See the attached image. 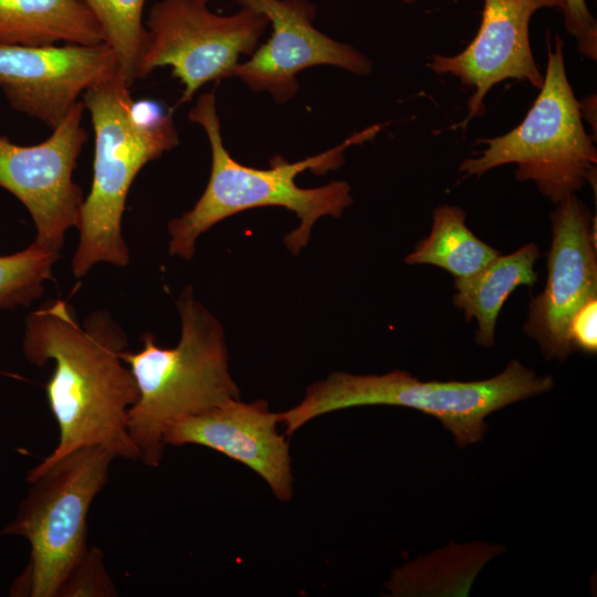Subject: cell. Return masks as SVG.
Here are the masks:
<instances>
[{"mask_svg": "<svg viewBox=\"0 0 597 597\" xmlns=\"http://www.w3.org/2000/svg\"><path fill=\"white\" fill-rule=\"evenodd\" d=\"M127 346L123 329L103 311L82 325L66 301L54 298L28 315L23 354L36 366L54 363L45 390L60 433L53 451L29 474L87 446L139 460L127 431V412L137 399L135 379L121 357Z\"/></svg>", "mask_w": 597, "mask_h": 597, "instance_id": "6da1fadb", "label": "cell"}, {"mask_svg": "<svg viewBox=\"0 0 597 597\" xmlns=\"http://www.w3.org/2000/svg\"><path fill=\"white\" fill-rule=\"evenodd\" d=\"M188 118L205 129L211 148V172L201 197L182 216L168 223L169 253L190 260L200 234L216 223L241 211L277 206L295 212L300 224L284 238L285 245L298 254L310 240L314 223L323 216L341 217L353 203L346 181H331L317 188H301L295 177L306 169L326 171L344 163V150L371 139L381 125L368 127L327 151L296 163L274 157L269 169L244 166L227 150L213 92L200 95Z\"/></svg>", "mask_w": 597, "mask_h": 597, "instance_id": "7a4b0ae2", "label": "cell"}, {"mask_svg": "<svg viewBox=\"0 0 597 597\" xmlns=\"http://www.w3.org/2000/svg\"><path fill=\"white\" fill-rule=\"evenodd\" d=\"M117 72L84 92L91 115L94 160L91 189L77 226L80 242L72 259L74 276L97 263L129 264L122 219L130 186L149 161L178 145L172 111L155 100L135 101Z\"/></svg>", "mask_w": 597, "mask_h": 597, "instance_id": "3957f363", "label": "cell"}, {"mask_svg": "<svg viewBox=\"0 0 597 597\" xmlns=\"http://www.w3.org/2000/svg\"><path fill=\"white\" fill-rule=\"evenodd\" d=\"M177 305L181 335L175 347H161L145 333L140 349L121 354L137 386V399L127 412L128 436L150 467L159 465L163 437L172 422L239 399L219 321L193 297L190 286L181 291Z\"/></svg>", "mask_w": 597, "mask_h": 597, "instance_id": "277c9868", "label": "cell"}, {"mask_svg": "<svg viewBox=\"0 0 597 597\" xmlns=\"http://www.w3.org/2000/svg\"><path fill=\"white\" fill-rule=\"evenodd\" d=\"M551 376L538 377L517 360L499 375L475 381H421L404 370L385 375L332 373L306 389L303 400L277 420L285 434L321 415L358 406L407 407L433 416L458 446L479 442L488 430L484 418L510 404L543 394L553 387Z\"/></svg>", "mask_w": 597, "mask_h": 597, "instance_id": "5b68a950", "label": "cell"}, {"mask_svg": "<svg viewBox=\"0 0 597 597\" xmlns=\"http://www.w3.org/2000/svg\"><path fill=\"white\" fill-rule=\"evenodd\" d=\"M114 459L107 449L87 446L28 473V495L0 531V536L19 535L30 544L29 562L13 582L11 596L59 597L87 552L88 510L107 482Z\"/></svg>", "mask_w": 597, "mask_h": 597, "instance_id": "8992f818", "label": "cell"}, {"mask_svg": "<svg viewBox=\"0 0 597 597\" xmlns=\"http://www.w3.org/2000/svg\"><path fill=\"white\" fill-rule=\"evenodd\" d=\"M547 67L540 94L520 125L509 133L480 138L485 148L459 165L465 176L480 177L502 165L515 164V177L531 180L538 191L558 203L587 182L596 184L597 149L583 125L579 102L569 84L564 41L548 38Z\"/></svg>", "mask_w": 597, "mask_h": 597, "instance_id": "52a82bcc", "label": "cell"}, {"mask_svg": "<svg viewBox=\"0 0 597 597\" xmlns=\"http://www.w3.org/2000/svg\"><path fill=\"white\" fill-rule=\"evenodd\" d=\"M268 24L245 7L219 15L196 0H160L147 19L138 80L169 66L184 85L178 104L187 103L208 82L233 76L240 55L255 51Z\"/></svg>", "mask_w": 597, "mask_h": 597, "instance_id": "ba28073f", "label": "cell"}, {"mask_svg": "<svg viewBox=\"0 0 597 597\" xmlns=\"http://www.w3.org/2000/svg\"><path fill=\"white\" fill-rule=\"evenodd\" d=\"M84 106L80 101L35 145H18L0 136V187L12 193L29 211L36 230L33 241L59 253L65 233L78 226L85 199L73 180L77 158L88 133L82 125Z\"/></svg>", "mask_w": 597, "mask_h": 597, "instance_id": "9c48e42d", "label": "cell"}, {"mask_svg": "<svg viewBox=\"0 0 597 597\" xmlns=\"http://www.w3.org/2000/svg\"><path fill=\"white\" fill-rule=\"evenodd\" d=\"M556 205L551 213L546 285L530 303L524 332L540 344L547 359L564 360L573 353L568 342L572 317L597 298L596 221L576 193Z\"/></svg>", "mask_w": 597, "mask_h": 597, "instance_id": "30bf717a", "label": "cell"}, {"mask_svg": "<svg viewBox=\"0 0 597 597\" xmlns=\"http://www.w3.org/2000/svg\"><path fill=\"white\" fill-rule=\"evenodd\" d=\"M263 14L272 24L270 39L238 63L233 76L252 91L270 93L277 103L298 90L296 75L316 65H332L356 75H368L373 62L357 49L338 42L313 25L316 7L307 0H235Z\"/></svg>", "mask_w": 597, "mask_h": 597, "instance_id": "8fae6325", "label": "cell"}, {"mask_svg": "<svg viewBox=\"0 0 597 597\" xmlns=\"http://www.w3.org/2000/svg\"><path fill=\"white\" fill-rule=\"evenodd\" d=\"M106 43H0V88L11 107L54 128L86 90L117 73Z\"/></svg>", "mask_w": 597, "mask_h": 597, "instance_id": "7c38bea8", "label": "cell"}, {"mask_svg": "<svg viewBox=\"0 0 597 597\" xmlns=\"http://www.w3.org/2000/svg\"><path fill=\"white\" fill-rule=\"evenodd\" d=\"M543 8L564 9V0H484L480 28L460 53L451 56L434 54L428 67L437 75H451L469 88L470 119L484 112L489 91L505 80L527 82L540 88L544 75L535 63L530 43V22Z\"/></svg>", "mask_w": 597, "mask_h": 597, "instance_id": "4fadbf2b", "label": "cell"}, {"mask_svg": "<svg viewBox=\"0 0 597 597\" xmlns=\"http://www.w3.org/2000/svg\"><path fill=\"white\" fill-rule=\"evenodd\" d=\"M277 416L265 400L247 404L232 399L172 422L164 444H200L255 471L283 501L292 496L289 443L276 430Z\"/></svg>", "mask_w": 597, "mask_h": 597, "instance_id": "5bb4252c", "label": "cell"}, {"mask_svg": "<svg viewBox=\"0 0 597 597\" xmlns=\"http://www.w3.org/2000/svg\"><path fill=\"white\" fill-rule=\"evenodd\" d=\"M0 43L96 45L101 28L78 0H0Z\"/></svg>", "mask_w": 597, "mask_h": 597, "instance_id": "9a60e30c", "label": "cell"}, {"mask_svg": "<svg viewBox=\"0 0 597 597\" xmlns=\"http://www.w3.org/2000/svg\"><path fill=\"white\" fill-rule=\"evenodd\" d=\"M540 254L535 243H527L510 254L496 255L472 275L455 277L453 304L463 310L467 321L476 320L480 345H494L498 316L510 294L520 285L536 282L534 265Z\"/></svg>", "mask_w": 597, "mask_h": 597, "instance_id": "2e32d148", "label": "cell"}, {"mask_svg": "<svg viewBox=\"0 0 597 597\" xmlns=\"http://www.w3.org/2000/svg\"><path fill=\"white\" fill-rule=\"evenodd\" d=\"M499 254L467 227L462 208L442 205L432 212L429 235L416 244L405 262L436 265L455 279L472 275Z\"/></svg>", "mask_w": 597, "mask_h": 597, "instance_id": "e0dca14e", "label": "cell"}, {"mask_svg": "<svg viewBox=\"0 0 597 597\" xmlns=\"http://www.w3.org/2000/svg\"><path fill=\"white\" fill-rule=\"evenodd\" d=\"M92 13L102 30L104 42L113 50L117 71L132 86L146 40L143 14L146 0H78Z\"/></svg>", "mask_w": 597, "mask_h": 597, "instance_id": "ac0fdd59", "label": "cell"}, {"mask_svg": "<svg viewBox=\"0 0 597 597\" xmlns=\"http://www.w3.org/2000/svg\"><path fill=\"white\" fill-rule=\"evenodd\" d=\"M59 253L32 242L25 249L0 255V310L28 306L44 292Z\"/></svg>", "mask_w": 597, "mask_h": 597, "instance_id": "d6986e66", "label": "cell"}, {"mask_svg": "<svg viewBox=\"0 0 597 597\" xmlns=\"http://www.w3.org/2000/svg\"><path fill=\"white\" fill-rule=\"evenodd\" d=\"M116 595V588L104 566L103 554L96 547L87 548L59 593V597Z\"/></svg>", "mask_w": 597, "mask_h": 597, "instance_id": "ffe728a7", "label": "cell"}, {"mask_svg": "<svg viewBox=\"0 0 597 597\" xmlns=\"http://www.w3.org/2000/svg\"><path fill=\"white\" fill-rule=\"evenodd\" d=\"M563 13L566 31L575 38L578 52L596 61L597 22L586 0H564Z\"/></svg>", "mask_w": 597, "mask_h": 597, "instance_id": "44dd1931", "label": "cell"}, {"mask_svg": "<svg viewBox=\"0 0 597 597\" xmlns=\"http://www.w3.org/2000/svg\"><path fill=\"white\" fill-rule=\"evenodd\" d=\"M572 352H597V298L588 301L572 317L568 326Z\"/></svg>", "mask_w": 597, "mask_h": 597, "instance_id": "7402d4cb", "label": "cell"}, {"mask_svg": "<svg viewBox=\"0 0 597 597\" xmlns=\"http://www.w3.org/2000/svg\"><path fill=\"white\" fill-rule=\"evenodd\" d=\"M404 3L411 4L415 3L417 0H401Z\"/></svg>", "mask_w": 597, "mask_h": 597, "instance_id": "603a6c76", "label": "cell"}, {"mask_svg": "<svg viewBox=\"0 0 597 597\" xmlns=\"http://www.w3.org/2000/svg\"><path fill=\"white\" fill-rule=\"evenodd\" d=\"M196 1L207 3L209 0H196Z\"/></svg>", "mask_w": 597, "mask_h": 597, "instance_id": "cb8c5ba5", "label": "cell"}]
</instances>
